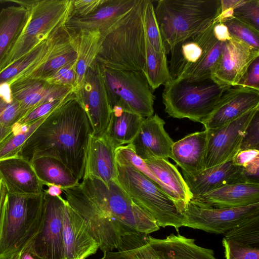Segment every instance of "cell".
I'll list each match as a JSON object with an SVG mask.
<instances>
[{
    "label": "cell",
    "instance_id": "db71d44e",
    "mask_svg": "<svg viewBox=\"0 0 259 259\" xmlns=\"http://www.w3.org/2000/svg\"><path fill=\"white\" fill-rule=\"evenodd\" d=\"M7 194V190L2 182V181L0 179V214L2 208V206L6 198V195Z\"/></svg>",
    "mask_w": 259,
    "mask_h": 259
},
{
    "label": "cell",
    "instance_id": "ba28073f",
    "mask_svg": "<svg viewBox=\"0 0 259 259\" xmlns=\"http://www.w3.org/2000/svg\"><path fill=\"white\" fill-rule=\"evenodd\" d=\"M100 66L111 109L118 108L143 118L153 115L155 96L143 72Z\"/></svg>",
    "mask_w": 259,
    "mask_h": 259
},
{
    "label": "cell",
    "instance_id": "f5cc1de1",
    "mask_svg": "<svg viewBox=\"0 0 259 259\" xmlns=\"http://www.w3.org/2000/svg\"><path fill=\"white\" fill-rule=\"evenodd\" d=\"M48 187V188L45 190V192L51 196L56 197L61 196V194L63 192L62 190L59 186L50 185Z\"/></svg>",
    "mask_w": 259,
    "mask_h": 259
},
{
    "label": "cell",
    "instance_id": "f6af8a7d",
    "mask_svg": "<svg viewBox=\"0 0 259 259\" xmlns=\"http://www.w3.org/2000/svg\"><path fill=\"white\" fill-rule=\"evenodd\" d=\"M76 65V61L66 65L45 80L51 84L70 87L75 90L77 87Z\"/></svg>",
    "mask_w": 259,
    "mask_h": 259
},
{
    "label": "cell",
    "instance_id": "ac0fdd59",
    "mask_svg": "<svg viewBox=\"0 0 259 259\" xmlns=\"http://www.w3.org/2000/svg\"><path fill=\"white\" fill-rule=\"evenodd\" d=\"M164 121L157 114L143 119L129 145L144 161L154 158L168 160L174 142L164 129Z\"/></svg>",
    "mask_w": 259,
    "mask_h": 259
},
{
    "label": "cell",
    "instance_id": "44dd1931",
    "mask_svg": "<svg viewBox=\"0 0 259 259\" xmlns=\"http://www.w3.org/2000/svg\"><path fill=\"white\" fill-rule=\"evenodd\" d=\"M182 174L193 196L204 194L227 185L253 181L246 176L243 167L234 165L232 160L197 172L182 171Z\"/></svg>",
    "mask_w": 259,
    "mask_h": 259
},
{
    "label": "cell",
    "instance_id": "4316f807",
    "mask_svg": "<svg viewBox=\"0 0 259 259\" xmlns=\"http://www.w3.org/2000/svg\"><path fill=\"white\" fill-rule=\"evenodd\" d=\"M145 162L182 214L193 195L178 169L164 159L154 158Z\"/></svg>",
    "mask_w": 259,
    "mask_h": 259
},
{
    "label": "cell",
    "instance_id": "60d3db41",
    "mask_svg": "<svg viewBox=\"0 0 259 259\" xmlns=\"http://www.w3.org/2000/svg\"><path fill=\"white\" fill-rule=\"evenodd\" d=\"M225 259H259L258 247L223 238Z\"/></svg>",
    "mask_w": 259,
    "mask_h": 259
},
{
    "label": "cell",
    "instance_id": "2e32d148",
    "mask_svg": "<svg viewBox=\"0 0 259 259\" xmlns=\"http://www.w3.org/2000/svg\"><path fill=\"white\" fill-rule=\"evenodd\" d=\"M214 22L206 29L176 44L170 51L168 66L171 80L178 79L197 65L217 40L213 32Z\"/></svg>",
    "mask_w": 259,
    "mask_h": 259
},
{
    "label": "cell",
    "instance_id": "4fadbf2b",
    "mask_svg": "<svg viewBox=\"0 0 259 259\" xmlns=\"http://www.w3.org/2000/svg\"><path fill=\"white\" fill-rule=\"evenodd\" d=\"M259 106L218 128L207 130L204 169L231 161L239 151L245 130Z\"/></svg>",
    "mask_w": 259,
    "mask_h": 259
},
{
    "label": "cell",
    "instance_id": "d6a6232c",
    "mask_svg": "<svg viewBox=\"0 0 259 259\" xmlns=\"http://www.w3.org/2000/svg\"><path fill=\"white\" fill-rule=\"evenodd\" d=\"M47 38L0 72V86L9 85L44 61L49 50Z\"/></svg>",
    "mask_w": 259,
    "mask_h": 259
},
{
    "label": "cell",
    "instance_id": "7bdbcfd3",
    "mask_svg": "<svg viewBox=\"0 0 259 259\" xmlns=\"http://www.w3.org/2000/svg\"><path fill=\"white\" fill-rule=\"evenodd\" d=\"M74 94L73 91L66 97L40 105L27 113L16 124L19 126H23L34 122L40 118L48 115L61 106L71 98Z\"/></svg>",
    "mask_w": 259,
    "mask_h": 259
},
{
    "label": "cell",
    "instance_id": "52a82bcc",
    "mask_svg": "<svg viewBox=\"0 0 259 259\" xmlns=\"http://www.w3.org/2000/svg\"><path fill=\"white\" fill-rule=\"evenodd\" d=\"M117 182L132 201L152 216L158 226L182 227L175 203L156 184L130 163L116 159Z\"/></svg>",
    "mask_w": 259,
    "mask_h": 259
},
{
    "label": "cell",
    "instance_id": "f35d334b",
    "mask_svg": "<svg viewBox=\"0 0 259 259\" xmlns=\"http://www.w3.org/2000/svg\"><path fill=\"white\" fill-rule=\"evenodd\" d=\"M143 22L146 38L154 50L164 52L165 50L151 1L146 0L143 11Z\"/></svg>",
    "mask_w": 259,
    "mask_h": 259
},
{
    "label": "cell",
    "instance_id": "f1b7e54d",
    "mask_svg": "<svg viewBox=\"0 0 259 259\" xmlns=\"http://www.w3.org/2000/svg\"><path fill=\"white\" fill-rule=\"evenodd\" d=\"M31 11L11 6L0 11V66L10 55L30 17Z\"/></svg>",
    "mask_w": 259,
    "mask_h": 259
},
{
    "label": "cell",
    "instance_id": "ab89813d",
    "mask_svg": "<svg viewBox=\"0 0 259 259\" xmlns=\"http://www.w3.org/2000/svg\"><path fill=\"white\" fill-rule=\"evenodd\" d=\"M232 37L259 50V31L233 17L224 21Z\"/></svg>",
    "mask_w": 259,
    "mask_h": 259
},
{
    "label": "cell",
    "instance_id": "ee69618b",
    "mask_svg": "<svg viewBox=\"0 0 259 259\" xmlns=\"http://www.w3.org/2000/svg\"><path fill=\"white\" fill-rule=\"evenodd\" d=\"M233 16L259 31V0H245L234 10Z\"/></svg>",
    "mask_w": 259,
    "mask_h": 259
},
{
    "label": "cell",
    "instance_id": "b9f144b4",
    "mask_svg": "<svg viewBox=\"0 0 259 259\" xmlns=\"http://www.w3.org/2000/svg\"><path fill=\"white\" fill-rule=\"evenodd\" d=\"M103 253V256L100 259H159L146 240L144 244L134 249Z\"/></svg>",
    "mask_w": 259,
    "mask_h": 259
},
{
    "label": "cell",
    "instance_id": "74e56055",
    "mask_svg": "<svg viewBox=\"0 0 259 259\" xmlns=\"http://www.w3.org/2000/svg\"><path fill=\"white\" fill-rule=\"evenodd\" d=\"M223 43L217 40L197 65L178 79L193 81L212 78V73L221 55Z\"/></svg>",
    "mask_w": 259,
    "mask_h": 259
},
{
    "label": "cell",
    "instance_id": "7c38bea8",
    "mask_svg": "<svg viewBox=\"0 0 259 259\" xmlns=\"http://www.w3.org/2000/svg\"><path fill=\"white\" fill-rule=\"evenodd\" d=\"M259 214V203L233 208H207L191 201L182 213V226L217 234H224L244 220Z\"/></svg>",
    "mask_w": 259,
    "mask_h": 259
},
{
    "label": "cell",
    "instance_id": "c3c4849f",
    "mask_svg": "<svg viewBox=\"0 0 259 259\" xmlns=\"http://www.w3.org/2000/svg\"><path fill=\"white\" fill-rule=\"evenodd\" d=\"M238 85L259 90V57L250 65Z\"/></svg>",
    "mask_w": 259,
    "mask_h": 259
},
{
    "label": "cell",
    "instance_id": "d590c367",
    "mask_svg": "<svg viewBox=\"0 0 259 259\" xmlns=\"http://www.w3.org/2000/svg\"><path fill=\"white\" fill-rule=\"evenodd\" d=\"M24 116L19 102L11 95L9 85L0 86V130L12 128Z\"/></svg>",
    "mask_w": 259,
    "mask_h": 259
},
{
    "label": "cell",
    "instance_id": "484cf974",
    "mask_svg": "<svg viewBox=\"0 0 259 259\" xmlns=\"http://www.w3.org/2000/svg\"><path fill=\"white\" fill-rule=\"evenodd\" d=\"M146 240L159 259H217L212 249L198 246L195 239L179 234L163 239L148 235Z\"/></svg>",
    "mask_w": 259,
    "mask_h": 259
},
{
    "label": "cell",
    "instance_id": "8fae6325",
    "mask_svg": "<svg viewBox=\"0 0 259 259\" xmlns=\"http://www.w3.org/2000/svg\"><path fill=\"white\" fill-rule=\"evenodd\" d=\"M66 199L45 192L43 214L39 231L27 246L42 259H64L63 219Z\"/></svg>",
    "mask_w": 259,
    "mask_h": 259
},
{
    "label": "cell",
    "instance_id": "7402d4cb",
    "mask_svg": "<svg viewBox=\"0 0 259 259\" xmlns=\"http://www.w3.org/2000/svg\"><path fill=\"white\" fill-rule=\"evenodd\" d=\"M0 179L10 194L35 195L44 192V185L30 160L20 155L0 160Z\"/></svg>",
    "mask_w": 259,
    "mask_h": 259
},
{
    "label": "cell",
    "instance_id": "8992f818",
    "mask_svg": "<svg viewBox=\"0 0 259 259\" xmlns=\"http://www.w3.org/2000/svg\"><path fill=\"white\" fill-rule=\"evenodd\" d=\"M164 111L169 116L201 123L211 113L224 92L231 86L212 78L190 81L180 79L164 84Z\"/></svg>",
    "mask_w": 259,
    "mask_h": 259
},
{
    "label": "cell",
    "instance_id": "1f68e13d",
    "mask_svg": "<svg viewBox=\"0 0 259 259\" xmlns=\"http://www.w3.org/2000/svg\"><path fill=\"white\" fill-rule=\"evenodd\" d=\"M75 33L77 36V88L81 82L88 67L96 60L104 36L98 30H80Z\"/></svg>",
    "mask_w": 259,
    "mask_h": 259
},
{
    "label": "cell",
    "instance_id": "9a60e30c",
    "mask_svg": "<svg viewBox=\"0 0 259 259\" xmlns=\"http://www.w3.org/2000/svg\"><path fill=\"white\" fill-rule=\"evenodd\" d=\"M258 57L259 50L232 37L223 43L212 78L222 85H237L250 65Z\"/></svg>",
    "mask_w": 259,
    "mask_h": 259
},
{
    "label": "cell",
    "instance_id": "816d5d0a",
    "mask_svg": "<svg viewBox=\"0 0 259 259\" xmlns=\"http://www.w3.org/2000/svg\"><path fill=\"white\" fill-rule=\"evenodd\" d=\"M14 259H42L34 254L27 246L21 251Z\"/></svg>",
    "mask_w": 259,
    "mask_h": 259
},
{
    "label": "cell",
    "instance_id": "e575fe53",
    "mask_svg": "<svg viewBox=\"0 0 259 259\" xmlns=\"http://www.w3.org/2000/svg\"><path fill=\"white\" fill-rule=\"evenodd\" d=\"M48 115L28 125L16 124L12 133L0 143V160L18 156L26 142Z\"/></svg>",
    "mask_w": 259,
    "mask_h": 259
},
{
    "label": "cell",
    "instance_id": "9c48e42d",
    "mask_svg": "<svg viewBox=\"0 0 259 259\" xmlns=\"http://www.w3.org/2000/svg\"><path fill=\"white\" fill-rule=\"evenodd\" d=\"M72 0H36L29 20L13 51L0 66V72L24 56L57 27L70 18Z\"/></svg>",
    "mask_w": 259,
    "mask_h": 259
},
{
    "label": "cell",
    "instance_id": "836d02e7",
    "mask_svg": "<svg viewBox=\"0 0 259 259\" xmlns=\"http://www.w3.org/2000/svg\"><path fill=\"white\" fill-rule=\"evenodd\" d=\"M145 74L153 91L171 80L166 54L155 51L147 38Z\"/></svg>",
    "mask_w": 259,
    "mask_h": 259
},
{
    "label": "cell",
    "instance_id": "603a6c76",
    "mask_svg": "<svg viewBox=\"0 0 259 259\" xmlns=\"http://www.w3.org/2000/svg\"><path fill=\"white\" fill-rule=\"evenodd\" d=\"M195 204L207 208H233L259 203V183L254 181L227 185L204 194L193 196Z\"/></svg>",
    "mask_w": 259,
    "mask_h": 259
},
{
    "label": "cell",
    "instance_id": "f546056e",
    "mask_svg": "<svg viewBox=\"0 0 259 259\" xmlns=\"http://www.w3.org/2000/svg\"><path fill=\"white\" fill-rule=\"evenodd\" d=\"M30 161L44 185H56L61 189L77 185L79 180L60 160L52 157L36 156Z\"/></svg>",
    "mask_w": 259,
    "mask_h": 259
},
{
    "label": "cell",
    "instance_id": "d4e9b609",
    "mask_svg": "<svg viewBox=\"0 0 259 259\" xmlns=\"http://www.w3.org/2000/svg\"><path fill=\"white\" fill-rule=\"evenodd\" d=\"M89 177L99 179L107 184L117 181L115 149L104 137L92 135L90 137L83 179Z\"/></svg>",
    "mask_w": 259,
    "mask_h": 259
},
{
    "label": "cell",
    "instance_id": "681fc988",
    "mask_svg": "<svg viewBox=\"0 0 259 259\" xmlns=\"http://www.w3.org/2000/svg\"><path fill=\"white\" fill-rule=\"evenodd\" d=\"M259 156V150L248 149L240 150L235 155L232 161L234 165L244 167L248 163Z\"/></svg>",
    "mask_w": 259,
    "mask_h": 259
},
{
    "label": "cell",
    "instance_id": "d6986e66",
    "mask_svg": "<svg viewBox=\"0 0 259 259\" xmlns=\"http://www.w3.org/2000/svg\"><path fill=\"white\" fill-rule=\"evenodd\" d=\"M9 87L11 95L19 102L25 115L40 105L66 97L74 90L32 77L16 79Z\"/></svg>",
    "mask_w": 259,
    "mask_h": 259
},
{
    "label": "cell",
    "instance_id": "6da1fadb",
    "mask_svg": "<svg viewBox=\"0 0 259 259\" xmlns=\"http://www.w3.org/2000/svg\"><path fill=\"white\" fill-rule=\"evenodd\" d=\"M70 206L86 222L104 252L123 251L145 243L160 227L153 218L133 203L117 181L106 184L84 178L62 189Z\"/></svg>",
    "mask_w": 259,
    "mask_h": 259
},
{
    "label": "cell",
    "instance_id": "5b68a950",
    "mask_svg": "<svg viewBox=\"0 0 259 259\" xmlns=\"http://www.w3.org/2000/svg\"><path fill=\"white\" fill-rule=\"evenodd\" d=\"M221 12V0H160L154 8L165 54L176 44L207 28Z\"/></svg>",
    "mask_w": 259,
    "mask_h": 259
},
{
    "label": "cell",
    "instance_id": "e0dca14e",
    "mask_svg": "<svg viewBox=\"0 0 259 259\" xmlns=\"http://www.w3.org/2000/svg\"><path fill=\"white\" fill-rule=\"evenodd\" d=\"M258 106L259 90L238 85L230 87L201 123L206 130L218 128Z\"/></svg>",
    "mask_w": 259,
    "mask_h": 259
},
{
    "label": "cell",
    "instance_id": "7dc6e473",
    "mask_svg": "<svg viewBox=\"0 0 259 259\" xmlns=\"http://www.w3.org/2000/svg\"><path fill=\"white\" fill-rule=\"evenodd\" d=\"M107 0H72L70 17L89 15L103 5Z\"/></svg>",
    "mask_w": 259,
    "mask_h": 259
},
{
    "label": "cell",
    "instance_id": "ffe728a7",
    "mask_svg": "<svg viewBox=\"0 0 259 259\" xmlns=\"http://www.w3.org/2000/svg\"><path fill=\"white\" fill-rule=\"evenodd\" d=\"M63 239L64 259H85L99 248L86 222L67 201L63 219Z\"/></svg>",
    "mask_w": 259,
    "mask_h": 259
},
{
    "label": "cell",
    "instance_id": "5bb4252c",
    "mask_svg": "<svg viewBox=\"0 0 259 259\" xmlns=\"http://www.w3.org/2000/svg\"><path fill=\"white\" fill-rule=\"evenodd\" d=\"M47 39L49 50L44 61L19 78L46 79L61 67L77 61V34L69 30L65 24L55 29Z\"/></svg>",
    "mask_w": 259,
    "mask_h": 259
},
{
    "label": "cell",
    "instance_id": "30bf717a",
    "mask_svg": "<svg viewBox=\"0 0 259 259\" xmlns=\"http://www.w3.org/2000/svg\"><path fill=\"white\" fill-rule=\"evenodd\" d=\"M86 112L94 136L103 137L108 130L112 112L100 64L96 60L87 69L84 77L74 91Z\"/></svg>",
    "mask_w": 259,
    "mask_h": 259
},
{
    "label": "cell",
    "instance_id": "83f0119b",
    "mask_svg": "<svg viewBox=\"0 0 259 259\" xmlns=\"http://www.w3.org/2000/svg\"><path fill=\"white\" fill-rule=\"evenodd\" d=\"M207 131L204 130L186 136L174 142L171 158L182 171L191 173L204 169Z\"/></svg>",
    "mask_w": 259,
    "mask_h": 259
},
{
    "label": "cell",
    "instance_id": "277c9868",
    "mask_svg": "<svg viewBox=\"0 0 259 259\" xmlns=\"http://www.w3.org/2000/svg\"><path fill=\"white\" fill-rule=\"evenodd\" d=\"M44 201V192L21 195L7 192L0 214V259H14L36 236Z\"/></svg>",
    "mask_w": 259,
    "mask_h": 259
},
{
    "label": "cell",
    "instance_id": "8d00e7d4",
    "mask_svg": "<svg viewBox=\"0 0 259 259\" xmlns=\"http://www.w3.org/2000/svg\"><path fill=\"white\" fill-rule=\"evenodd\" d=\"M224 234L226 239L258 247L259 214L244 220Z\"/></svg>",
    "mask_w": 259,
    "mask_h": 259
},
{
    "label": "cell",
    "instance_id": "7a4b0ae2",
    "mask_svg": "<svg viewBox=\"0 0 259 259\" xmlns=\"http://www.w3.org/2000/svg\"><path fill=\"white\" fill-rule=\"evenodd\" d=\"M92 134L88 116L74 94L47 116L18 155L29 160L36 156L54 157L62 161L79 181L83 177Z\"/></svg>",
    "mask_w": 259,
    "mask_h": 259
},
{
    "label": "cell",
    "instance_id": "3957f363",
    "mask_svg": "<svg viewBox=\"0 0 259 259\" xmlns=\"http://www.w3.org/2000/svg\"><path fill=\"white\" fill-rule=\"evenodd\" d=\"M146 0L134 8L104 36L96 61L108 68L145 73L146 35L143 22Z\"/></svg>",
    "mask_w": 259,
    "mask_h": 259
},
{
    "label": "cell",
    "instance_id": "cb8c5ba5",
    "mask_svg": "<svg viewBox=\"0 0 259 259\" xmlns=\"http://www.w3.org/2000/svg\"><path fill=\"white\" fill-rule=\"evenodd\" d=\"M137 0H107L92 14L83 17H71L66 27L73 32L99 30L103 36L135 6Z\"/></svg>",
    "mask_w": 259,
    "mask_h": 259
},
{
    "label": "cell",
    "instance_id": "4dcf8cb0",
    "mask_svg": "<svg viewBox=\"0 0 259 259\" xmlns=\"http://www.w3.org/2000/svg\"><path fill=\"white\" fill-rule=\"evenodd\" d=\"M143 119L137 114L112 108L109 125L104 137L115 149L129 145Z\"/></svg>",
    "mask_w": 259,
    "mask_h": 259
},
{
    "label": "cell",
    "instance_id": "f907efd6",
    "mask_svg": "<svg viewBox=\"0 0 259 259\" xmlns=\"http://www.w3.org/2000/svg\"><path fill=\"white\" fill-rule=\"evenodd\" d=\"M213 32L215 39L219 41L226 42L232 38L227 27L222 22H218L215 21Z\"/></svg>",
    "mask_w": 259,
    "mask_h": 259
},
{
    "label": "cell",
    "instance_id": "bcb514c9",
    "mask_svg": "<svg viewBox=\"0 0 259 259\" xmlns=\"http://www.w3.org/2000/svg\"><path fill=\"white\" fill-rule=\"evenodd\" d=\"M248 149L259 150V110L254 115L245 130L239 151Z\"/></svg>",
    "mask_w": 259,
    "mask_h": 259
}]
</instances>
